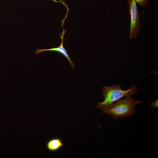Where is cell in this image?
I'll use <instances>...</instances> for the list:
<instances>
[{
    "instance_id": "obj_1",
    "label": "cell",
    "mask_w": 158,
    "mask_h": 158,
    "mask_svg": "<svg viewBox=\"0 0 158 158\" xmlns=\"http://www.w3.org/2000/svg\"><path fill=\"white\" fill-rule=\"evenodd\" d=\"M138 90L137 87L134 85L126 90H122L120 85H117L110 87L104 85L102 87L101 92L104 97V100L102 102H98L96 107L103 111L105 110L115 102L123 97L131 96Z\"/></svg>"
},
{
    "instance_id": "obj_2",
    "label": "cell",
    "mask_w": 158,
    "mask_h": 158,
    "mask_svg": "<svg viewBox=\"0 0 158 158\" xmlns=\"http://www.w3.org/2000/svg\"><path fill=\"white\" fill-rule=\"evenodd\" d=\"M142 101L135 100L131 96L125 97L115 102L108 108L103 111L101 114L106 113L115 119L126 117L134 114L135 106Z\"/></svg>"
},
{
    "instance_id": "obj_3",
    "label": "cell",
    "mask_w": 158,
    "mask_h": 158,
    "mask_svg": "<svg viewBox=\"0 0 158 158\" xmlns=\"http://www.w3.org/2000/svg\"><path fill=\"white\" fill-rule=\"evenodd\" d=\"M128 4L130 20L129 38L131 39L135 38L141 27L140 13L135 0H128Z\"/></svg>"
},
{
    "instance_id": "obj_4",
    "label": "cell",
    "mask_w": 158,
    "mask_h": 158,
    "mask_svg": "<svg viewBox=\"0 0 158 158\" xmlns=\"http://www.w3.org/2000/svg\"><path fill=\"white\" fill-rule=\"evenodd\" d=\"M63 36H62V41L61 45L58 47L52 48L49 49H37L35 53L36 54H39L41 52L44 51H51L58 52L66 57L68 60L71 64L72 67L74 69L75 68L74 63L72 62L69 55L68 54L66 49L64 47L63 44Z\"/></svg>"
},
{
    "instance_id": "obj_5",
    "label": "cell",
    "mask_w": 158,
    "mask_h": 158,
    "mask_svg": "<svg viewBox=\"0 0 158 158\" xmlns=\"http://www.w3.org/2000/svg\"><path fill=\"white\" fill-rule=\"evenodd\" d=\"M64 145L61 139L58 137L52 138L49 140L46 144V147L49 151L56 152L59 150Z\"/></svg>"
},
{
    "instance_id": "obj_6",
    "label": "cell",
    "mask_w": 158,
    "mask_h": 158,
    "mask_svg": "<svg viewBox=\"0 0 158 158\" xmlns=\"http://www.w3.org/2000/svg\"><path fill=\"white\" fill-rule=\"evenodd\" d=\"M137 4L140 6L144 7L146 6L149 0H135Z\"/></svg>"
},
{
    "instance_id": "obj_7",
    "label": "cell",
    "mask_w": 158,
    "mask_h": 158,
    "mask_svg": "<svg viewBox=\"0 0 158 158\" xmlns=\"http://www.w3.org/2000/svg\"><path fill=\"white\" fill-rule=\"evenodd\" d=\"M158 99H157L153 102L150 103L149 106L151 109H156L158 108Z\"/></svg>"
}]
</instances>
